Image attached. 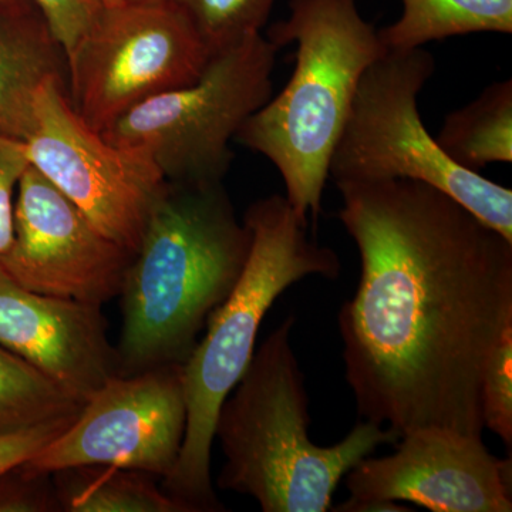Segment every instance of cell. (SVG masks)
<instances>
[{
    "label": "cell",
    "mask_w": 512,
    "mask_h": 512,
    "mask_svg": "<svg viewBox=\"0 0 512 512\" xmlns=\"http://www.w3.org/2000/svg\"><path fill=\"white\" fill-rule=\"evenodd\" d=\"M289 10L265 36L279 50L296 43L295 70L235 140L275 165L286 200L308 224L322 212L330 158L360 79L387 47L356 0H289Z\"/></svg>",
    "instance_id": "5"
},
{
    "label": "cell",
    "mask_w": 512,
    "mask_h": 512,
    "mask_svg": "<svg viewBox=\"0 0 512 512\" xmlns=\"http://www.w3.org/2000/svg\"><path fill=\"white\" fill-rule=\"evenodd\" d=\"M60 510L52 474L28 473L22 466L0 477V512Z\"/></svg>",
    "instance_id": "22"
},
{
    "label": "cell",
    "mask_w": 512,
    "mask_h": 512,
    "mask_svg": "<svg viewBox=\"0 0 512 512\" xmlns=\"http://www.w3.org/2000/svg\"><path fill=\"white\" fill-rule=\"evenodd\" d=\"M333 511L338 512H407L413 511L412 508L402 507L396 501H373L357 500L350 497L345 503L335 505Z\"/></svg>",
    "instance_id": "25"
},
{
    "label": "cell",
    "mask_w": 512,
    "mask_h": 512,
    "mask_svg": "<svg viewBox=\"0 0 512 512\" xmlns=\"http://www.w3.org/2000/svg\"><path fill=\"white\" fill-rule=\"evenodd\" d=\"M63 77L40 87L35 126L26 138L29 164L121 247L136 252L163 194L160 168L146 151L110 143L74 110Z\"/></svg>",
    "instance_id": "9"
},
{
    "label": "cell",
    "mask_w": 512,
    "mask_h": 512,
    "mask_svg": "<svg viewBox=\"0 0 512 512\" xmlns=\"http://www.w3.org/2000/svg\"><path fill=\"white\" fill-rule=\"evenodd\" d=\"M278 52L264 33L249 36L211 56L195 82L143 101L101 134L146 151L168 183H222L229 144L272 97Z\"/></svg>",
    "instance_id": "7"
},
{
    "label": "cell",
    "mask_w": 512,
    "mask_h": 512,
    "mask_svg": "<svg viewBox=\"0 0 512 512\" xmlns=\"http://www.w3.org/2000/svg\"><path fill=\"white\" fill-rule=\"evenodd\" d=\"M181 366L113 377L22 467L53 474L67 467L114 466L165 480L180 457L187 424Z\"/></svg>",
    "instance_id": "10"
},
{
    "label": "cell",
    "mask_w": 512,
    "mask_h": 512,
    "mask_svg": "<svg viewBox=\"0 0 512 512\" xmlns=\"http://www.w3.org/2000/svg\"><path fill=\"white\" fill-rule=\"evenodd\" d=\"M83 406L45 373L0 345V436L74 420Z\"/></svg>",
    "instance_id": "18"
},
{
    "label": "cell",
    "mask_w": 512,
    "mask_h": 512,
    "mask_svg": "<svg viewBox=\"0 0 512 512\" xmlns=\"http://www.w3.org/2000/svg\"><path fill=\"white\" fill-rule=\"evenodd\" d=\"M35 9L37 8L33 0H0V19L22 15Z\"/></svg>",
    "instance_id": "26"
},
{
    "label": "cell",
    "mask_w": 512,
    "mask_h": 512,
    "mask_svg": "<svg viewBox=\"0 0 512 512\" xmlns=\"http://www.w3.org/2000/svg\"><path fill=\"white\" fill-rule=\"evenodd\" d=\"M72 423L73 420L56 421L0 436V477L35 457Z\"/></svg>",
    "instance_id": "24"
},
{
    "label": "cell",
    "mask_w": 512,
    "mask_h": 512,
    "mask_svg": "<svg viewBox=\"0 0 512 512\" xmlns=\"http://www.w3.org/2000/svg\"><path fill=\"white\" fill-rule=\"evenodd\" d=\"M251 245L224 184L167 181L119 295V376L183 365L237 284Z\"/></svg>",
    "instance_id": "2"
},
{
    "label": "cell",
    "mask_w": 512,
    "mask_h": 512,
    "mask_svg": "<svg viewBox=\"0 0 512 512\" xmlns=\"http://www.w3.org/2000/svg\"><path fill=\"white\" fill-rule=\"evenodd\" d=\"M133 255L29 164L16 190L12 242L0 256L16 284L103 306L120 295Z\"/></svg>",
    "instance_id": "11"
},
{
    "label": "cell",
    "mask_w": 512,
    "mask_h": 512,
    "mask_svg": "<svg viewBox=\"0 0 512 512\" xmlns=\"http://www.w3.org/2000/svg\"><path fill=\"white\" fill-rule=\"evenodd\" d=\"M99 2L103 5V8H113V6H119L126 0H99Z\"/></svg>",
    "instance_id": "27"
},
{
    "label": "cell",
    "mask_w": 512,
    "mask_h": 512,
    "mask_svg": "<svg viewBox=\"0 0 512 512\" xmlns=\"http://www.w3.org/2000/svg\"><path fill=\"white\" fill-rule=\"evenodd\" d=\"M360 255L338 315L360 420L483 439L485 367L512 332V242L413 180L336 184Z\"/></svg>",
    "instance_id": "1"
},
{
    "label": "cell",
    "mask_w": 512,
    "mask_h": 512,
    "mask_svg": "<svg viewBox=\"0 0 512 512\" xmlns=\"http://www.w3.org/2000/svg\"><path fill=\"white\" fill-rule=\"evenodd\" d=\"M357 500L409 501L433 512H511L512 461L483 439L427 427L404 434L392 456L366 457L346 474Z\"/></svg>",
    "instance_id": "12"
},
{
    "label": "cell",
    "mask_w": 512,
    "mask_h": 512,
    "mask_svg": "<svg viewBox=\"0 0 512 512\" xmlns=\"http://www.w3.org/2000/svg\"><path fill=\"white\" fill-rule=\"evenodd\" d=\"M60 510L67 512H185L160 478L114 466H76L52 474Z\"/></svg>",
    "instance_id": "15"
},
{
    "label": "cell",
    "mask_w": 512,
    "mask_h": 512,
    "mask_svg": "<svg viewBox=\"0 0 512 512\" xmlns=\"http://www.w3.org/2000/svg\"><path fill=\"white\" fill-rule=\"evenodd\" d=\"M100 305L29 291L0 268V345L83 404L119 376Z\"/></svg>",
    "instance_id": "13"
},
{
    "label": "cell",
    "mask_w": 512,
    "mask_h": 512,
    "mask_svg": "<svg viewBox=\"0 0 512 512\" xmlns=\"http://www.w3.org/2000/svg\"><path fill=\"white\" fill-rule=\"evenodd\" d=\"M485 429L512 446V332L507 333L485 367L481 384Z\"/></svg>",
    "instance_id": "20"
},
{
    "label": "cell",
    "mask_w": 512,
    "mask_h": 512,
    "mask_svg": "<svg viewBox=\"0 0 512 512\" xmlns=\"http://www.w3.org/2000/svg\"><path fill=\"white\" fill-rule=\"evenodd\" d=\"M210 59L171 0H126L103 8L67 59V89L74 110L103 133L143 101L195 82Z\"/></svg>",
    "instance_id": "8"
},
{
    "label": "cell",
    "mask_w": 512,
    "mask_h": 512,
    "mask_svg": "<svg viewBox=\"0 0 512 512\" xmlns=\"http://www.w3.org/2000/svg\"><path fill=\"white\" fill-rule=\"evenodd\" d=\"M197 30L211 56L262 33L276 0H171Z\"/></svg>",
    "instance_id": "19"
},
{
    "label": "cell",
    "mask_w": 512,
    "mask_h": 512,
    "mask_svg": "<svg viewBox=\"0 0 512 512\" xmlns=\"http://www.w3.org/2000/svg\"><path fill=\"white\" fill-rule=\"evenodd\" d=\"M436 141L453 163L474 173L511 163V79L490 84L476 100L447 114Z\"/></svg>",
    "instance_id": "16"
},
{
    "label": "cell",
    "mask_w": 512,
    "mask_h": 512,
    "mask_svg": "<svg viewBox=\"0 0 512 512\" xmlns=\"http://www.w3.org/2000/svg\"><path fill=\"white\" fill-rule=\"evenodd\" d=\"M436 72L424 47L387 49L367 67L329 164L333 183L413 180L439 188L512 242V191L450 160L421 120Z\"/></svg>",
    "instance_id": "6"
},
{
    "label": "cell",
    "mask_w": 512,
    "mask_h": 512,
    "mask_svg": "<svg viewBox=\"0 0 512 512\" xmlns=\"http://www.w3.org/2000/svg\"><path fill=\"white\" fill-rule=\"evenodd\" d=\"M403 13L379 30L387 49L409 50L471 33H512V0H402Z\"/></svg>",
    "instance_id": "17"
},
{
    "label": "cell",
    "mask_w": 512,
    "mask_h": 512,
    "mask_svg": "<svg viewBox=\"0 0 512 512\" xmlns=\"http://www.w3.org/2000/svg\"><path fill=\"white\" fill-rule=\"evenodd\" d=\"M127 2H138V0H127Z\"/></svg>",
    "instance_id": "28"
},
{
    "label": "cell",
    "mask_w": 512,
    "mask_h": 512,
    "mask_svg": "<svg viewBox=\"0 0 512 512\" xmlns=\"http://www.w3.org/2000/svg\"><path fill=\"white\" fill-rule=\"evenodd\" d=\"M33 3L62 47L66 62L103 10L99 0H33Z\"/></svg>",
    "instance_id": "21"
},
{
    "label": "cell",
    "mask_w": 512,
    "mask_h": 512,
    "mask_svg": "<svg viewBox=\"0 0 512 512\" xmlns=\"http://www.w3.org/2000/svg\"><path fill=\"white\" fill-rule=\"evenodd\" d=\"M50 77L67 80V62L39 9L0 19V136L25 143Z\"/></svg>",
    "instance_id": "14"
},
{
    "label": "cell",
    "mask_w": 512,
    "mask_h": 512,
    "mask_svg": "<svg viewBox=\"0 0 512 512\" xmlns=\"http://www.w3.org/2000/svg\"><path fill=\"white\" fill-rule=\"evenodd\" d=\"M244 222L252 232L244 271L181 366L187 424L180 457L161 487L185 512L225 511L211 478L215 421L254 357L266 313L289 286L311 275L335 281L342 268L332 248L309 237L285 195L255 201Z\"/></svg>",
    "instance_id": "4"
},
{
    "label": "cell",
    "mask_w": 512,
    "mask_h": 512,
    "mask_svg": "<svg viewBox=\"0 0 512 512\" xmlns=\"http://www.w3.org/2000/svg\"><path fill=\"white\" fill-rule=\"evenodd\" d=\"M289 315L255 350L215 421L225 464L217 487L254 498L264 512H328L342 478L382 444L389 427L360 420L335 446L309 437V397L292 348Z\"/></svg>",
    "instance_id": "3"
},
{
    "label": "cell",
    "mask_w": 512,
    "mask_h": 512,
    "mask_svg": "<svg viewBox=\"0 0 512 512\" xmlns=\"http://www.w3.org/2000/svg\"><path fill=\"white\" fill-rule=\"evenodd\" d=\"M28 167L25 143L0 136V256L12 242L16 190Z\"/></svg>",
    "instance_id": "23"
}]
</instances>
